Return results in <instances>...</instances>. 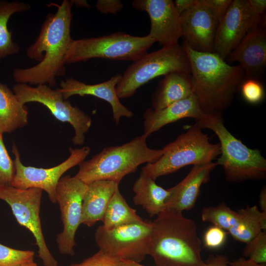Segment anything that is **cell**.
Listing matches in <instances>:
<instances>
[{
    "label": "cell",
    "instance_id": "28",
    "mask_svg": "<svg viewBox=\"0 0 266 266\" xmlns=\"http://www.w3.org/2000/svg\"><path fill=\"white\" fill-rule=\"evenodd\" d=\"M238 217L237 211L233 210L224 202L215 206L204 207L201 213L202 221L210 223L227 231L234 225Z\"/></svg>",
    "mask_w": 266,
    "mask_h": 266
},
{
    "label": "cell",
    "instance_id": "17",
    "mask_svg": "<svg viewBox=\"0 0 266 266\" xmlns=\"http://www.w3.org/2000/svg\"><path fill=\"white\" fill-rule=\"evenodd\" d=\"M121 77L122 75L118 73L106 81L95 84H87L70 77L62 80L58 89L66 100L75 95H90L107 101L111 106L113 118L117 125L121 118L133 116V112L120 102L116 94V86Z\"/></svg>",
    "mask_w": 266,
    "mask_h": 266
},
{
    "label": "cell",
    "instance_id": "12",
    "mask_svg": "<svg viewBox=\"0 0 266 266\" xmlns=\"http://www.w3.org/2000/svg\"><path fill=\"white\" fill-rule=\"evenodd\" d=\"M68 150L69 157L62 163L50 168H39L24 166L21 161L18 148L13 143L12 152L15 156V173L11 186L21 189H41L47 193L52 203H56V188L60 179L66 171L84 161L91 149L88 146H84L75 149L70 147Z\"/></svg>",
    "mask_w": 266,
    "mask_h": 266
},
{
    "label": "cell",
    "instance_id": "2",
    "mask_svg": "<svg viewBox=\"0 0 266 266\" xmlns=\"http://www.w3.org/2000/svg\"><path fill=\"white\" fill-rule=\"evenodd\" d=\"M182 45L190 61L194 96L201 109L209 115L222 114L246 78L243 68L229 65L215 52L194 51L184 41Z\"/></svg>",
    "mask_w": 266,
    "mask_h": 266
},
{
    "label": "cell",
    "instance_id": "36",
    "mask_svg": "<svg viewBox=\"0 0 266 266\" xmlns=\"http://www.w3.org/2000/svg\"><path fill=\"white\" fill-rule=\"evenodd\" d=\"M96 7L102 14H116L123 9L124 5L120 0H98Z\"/></svg>",
    "mask_w": 266,
    "mask_h": 266
},
{
    "label": "cell",
    "instance_id": "9",
    "mask_svg": "<svg viewBox=\"0 0 266 266\" xmlns=\"http://www.w3.org/2000/svg\"><path fill=\"white\" fill-rule=\"evenodd\" d=\"M12 91L23 104L31 102L41 103L45 106L58 120L69 123L74 130L72 141L75 145H83L85 134L91 124V117L76 106H72L64 99L59 90L52 89L47 85L32 87L26 84L17 83Z\"/></svg>",
    "mask_w": 266,
    "mask_h": 266
},
{
    "label": "cell",
    "instance_id": "11",
    "mask_svg": "<svg viewBox=\"0 0 266 266\" xmlns=\"http://www.w3.org/2000/svg\"><path fill=\"white\" fill-rule=\"evenodd\" d=\"M43 191L38 188L21 189L12 186L0 187V200L10 207L18 224L33 234L38 248V256L44 266H58L45 242L40 219Z\"/></svg>",
    "mask_w": 266,
    "mask_h": 266
},
{
    "label": "cell",
    "instance_id": "42",
    "mask_svg": "<svg viewBox=\"0 0 266 266\" xmlns=\"http://www.w3.org/2000/svg\"><path fill=\"white\" fill-rule=\"evenodd\" d=\"M72 4H74L77 7L90 8V5L86 0H71Z\"/></svg>",
    "mask_w": 266,
    "mask_h": 266
},
{
    "label": "cell",
    "instance_id": "41",
    "mask_svg": "<svg viewBox=\"0 0 266 266\" xmlns=\"http://www.w3.org/2000/svg\"><path fill=\"white\" fill-rule=\"evenodd\" d=\"M259 203L262 211L266 212V188L265 186L263 187L260 192Z\"/></svg>",
    "mask_w": 266,
    "mask_h": 266
},
{
    "label": "cell",
    "instance_id": "5",
    "mask_svg": "<svg viewBox=\"0 0 266 266\" xmlns=\"http://www.w3.org/2000/svg\"><path fill=\"white\" fill-rule=\"evenodd\" d=\"M213 131L220 143V154L216 163L224 169L226 180L231 182L261 180L266 177V160L261 151L247 147L224 125L221 114L207 115L194 125Z\"/></svg>",
    "mask_w": 266,
    "mask_h": 266
},
{
    "label": "cell",
    "instance_id": "4",
    "mask_svg": "<svg viewBox=\"0 0 266 266\" xmlns=\"http://www.w3.org/2000/svg\"><path fill=\"white\" fill-rule=\"evenodd\" d=\"M147 137L142 134L121 145L107 147L79 165L75 175L89 184L98 180H109L119 184L127 175L136 171L139 166L153 163L163 155L164 149L148 147Z\"/></svg>",
    "mask_w": 266,
    "mask_h": 266
},
{
    "label": "cell",
    "instance_id": "39",
    "mask_svg": "<svg viewBox=\"0 0 266 266\" xmlns=\"http://www.w3.org/2000/svg\"><path fill=\"white\" fill-rule=\"evenodd\" d=\"M252 10L256 14L262 15L265 13L266 9V0H247Z\"/></svg>",
    "mask_w": 266,
    "mask_h": 266
},
{
    "label": "cell",
    "instance_id": "1",
    "mask_svg": "<svg viewBox=\"0 0 266 266\" xmlns=\"http://www.w3.org/2000/svg\"><path fill=\"white\" fill-rule=\"evenodd\" d=\"M73 4L64 0L49 13L34 42L27 50L28 57L38 63L30 67L15 68L12 75L17 83L55 86L56 77L65 75V58L73 40L70 35Z\"/></svg>",
    "mask_w": 266,
    "mask_h": 266
},
{
    "label": "cell",
    "instance_id": "13",
    "mask_svg": "<svg viewBox=\"0 0 266 266\" xmlns=\"http://www.w3.org/2000/svg\"><path fill=\"white\" fill-rule=\"evenodd\" d=\"M87 184L75 176H63L56 188V202L59 205L63 225L57 235L59 252L72 256L75 254V236L82 218V205Z\"/></svg>",
    "mask_w": 266,
    "mask_h": 266
},
{
    "label": "cell",
    "instance_id": "34",
    "mask_svg": "<svg viewBox=\"0 0 266 266\" xmlns=\"http://www.w3.org/2000/svg\"><path fill=\"white\" fill-rule=\"evenodd\" d=\"M226 233L225 230L217 226L210 227L204 235V245L209 248H217L221 246L225 242Z\"/></svg>",
    "mask_w": 266,
    "mask_h": 266
},
{
    "label": "cell",
    "instance_id": "16",
    "mask_svg": "<svg viewBox=\"0 0 266 266\" xmlns=\"http://www.w3.org/2000/svg\"><path fill=\"white\" fill-rule=\"evenodd\" d=\"M182 37L192 50L214 52L218 21L200 0L180 15Z\"/></svg>",
    "mask_w": 266,
    "mask_h": 266
},
{
    "label": "cell",
    "instance_id": "3",
    "mask_svg": "<svg viewBox=\"0 0 266 266\" xmlns=\"http://www.w3.org/2000/svg\"><path fill=\"white\" fill-rule=\"evenodd\" d=\"M149 255L156 266H204L194 220L166 209L152 221Z\"/></svg>",
    "mask_w": 266,
    "mask_h": 266
},
{
    "label": "cell",
    "instance_id": "37",
    "mask_svg": "<svg viewBox=\"0 0 266 266\" xmlns=\"http://www.w3.org/2000/svg\"><path fill=\"white\" fill-rule=\"evenodd\" d=\"M204 266H229L230 261L228 257L224 255H210L205 261ZM128 266H146L133 262L127 261Z\"/></svg>",
    "mask_w": 266,
    "mask_h": 266
},
{
    "label": "cell",
    "instance_id": "26",
    "mask_svg": "<svg viewBox=\"0 0 266 266\" xmlns=\"http://www.w3.org/2000/svg\"><path fill=\"white\" fill-rule=\"evenodd\" d=\"M31 5L19 0H0V61L7 56L17 54L19 45L12 38V33L7 28L10 17L15 13L29 11Z\"/></svg>",
    "mask_w": 266,
    "mask_h": 266
},
{
    "label": "cell",
    "instance_id": "30",
    "mask_svg": "<svg viewBox=\"0 0 266 266\" xmlns=\"http://www.w3.org/2000/svg\"><path fill=\"white\" fill-rule=\"evenodd\" d=\"M244 258L260 264H266V232L262 231L246 243L243 252Z\"/></svg>",
    "mask_w": 266,
    "mask_h": 266
},
{
    "label": "cell",
    "instance_id": "15",
    "mask_svg": "<svg viewBox=\"0 0 266 266\" xmlns=\"http://www.w3.org/2000/svg\"><path fill=\"white\" fill-rule=\"evenodd\" d=\"M133 6L145 11L151 21L148 34L163 46L178 43L182 37L180 15L171 0H134Z\"/></svg>",
    "mask_w": 266,
    "mask_h": 266
},
{
    "label": "cell",
    "instance_id": "14",
    "mask_svg": "<svg viewBox=\"0 0 266 266\" xmlns=\"http://www.w3.org/2000/svg\"><path fill=\"white\" fill-rule=\"evenodd\" d=\"M265 15L255 13L247 0H233L218 23L214 52L226 59L250 30L257 27L265 29Z\"/></svg>",
    "mask_w": 266,
    "mask_h": 266
},
{
    "label": "cell",
    "instance_id": "32",
    "mask_svg": "<svg viewBox=\"0 0 266 266\" xmlns=\"http://www.w3.org/2000/svg\"><path fill=\"white\" fill-rule=\"evenodd\" d=\"M239 90L245 100L250 104L260 103L265 98V88L259 79L245 78L240 85Z\"/></svg>",
    "mask_w": 266,
    "mask_h": 266
},
{
    "label": "cell",
    "instance_id": "21",
    "mask_svg": "<svg viewBox=\"0 0 266 266\" xmlns=\"http://www.w3.org/2000/svg\"><path fill=\"white\" fill-rule=\"evenodd\" d=\"M119 187L109 180H98L87 184L82 205L81 224L92 227L102 221L108 203Z\"/></svg>",
    "mask_w": 266,
    "mask_h": 266
},
{
    "label": "cell",
    "instance_id": "33",
    "mask_svg": "<svg viewBox=\"0 0 266 266\" xmlns=\"http://www.w3.org/2000/svg\"><path fill=\"white\" fill-rule=\"evenodd\" d=\"M69 266H128L127 260L112 257L99 250L82 262Z\"/></svg>",
    "mask_w": 266,
    "mask_h": 266
},
{
    "label": "cell",
    "instance_id": "25",
    "mask_svg": "<svg viewBox=\"0 0 266 266\" xmlns=\"http://www.w3.org/2000/svg\"><path fill=\"white\" fill-rule=\"evenodd\" d=\"M238 217L234 225L228 232L236 240L247 243L266 229V212L258 206L247 205L237 210Z\"/></svg>",
    "mask_w": 266,
    "mask_h": 266
},
{
    "label": "cell",
    "instance_id": "35",
    "mask_svg": "<svg viewBox=\"0 0 266 266\" xmlns=\"http://www.w3.org/2000/svg\"><path fill=\"white\" fill-rule=\"evenodd\" d=\"M213 13L218 22L222 19L233 0H200Z\"/></svg>",
    "mask_w": 266,
    "mask_h": 266
},
{
    "label": "cell",
    "instance_id": "40",
    "mask_svg": "<svg viewBox=\"0 0 266 266\" xmlns=\"http://www.w3.org/2000/svg\"><path fill=\"white\" fill-rule=\"evenodd\" d=\"M229 266H266V264H257L244 257L239 258L229 263Z\"/></svg>",
    "mask_w": 266,
    "mask_h": 266
},
{
    "label": "cell",
    "instance_id": "18",
    "mask_svg": "<svg viewBox=\"0 0 266 266\" xmlns=\"http://www.w3.org/2000/svg\"><path fill=\"white\" fill-rule=\"evenodd\" d=\"M227 59L230 63L238 62L246 78L259 79L263 76L266 66V29L257 27L250 30Z\"/></svg>",
    "mask_w": 266,
    "mask_h": 266
},
{
    "label": "cell",
    "instance_id": "29",
    "mask_svg": "<svg viewBox=\"0 0 266 266\" xmlns=\"http://www.w3.org/2000/svg\"><path fill=\"white\" fill-rule=\"evenodd\" d=\"M34 252L12 248L0 243V266H19L33 261Z\"/></svg>",
    "mask_w": 266,
    "mask_h": 266
},
{
    "label": "cell",
    "instance_id": "23",
    "mask_svg": "<svg viewBox=\"0 0 266 266\" xmlns=\"http://www.w3.org/2000/svg\"><path fill=\"white\" fill-rule=\"evenodd\" d=\"M133 203L142 206L150 217L157 216L166 209L170 191L157 185L142 171L133 183Z\"/></svg>",
    "mask_w": 266,
    "mask_h": 266
},
{
    "label": "cell",
    "instance_id": "7",
    "mask_svg": "<svg viewBox=\"0 0 266 266\" xmlns=\"http://www.w3.org/2000/svg\"><path fill=\"white\" fill-rule=\"evenodd\" d=\"M173 71L191 72L188 55L179 43L163 46L133 62L116 86L117 97L119 99L130 98L151 80Z\"/></svg>",
    "mask_w": 266,
    "mask_h": 266
},
{
    "label": "cell",
    "instance_id": "6",
    "mask_svg": "<svg viewBox=\"0 0 266 266\" xmlns=\"http://www.w3.org/2000/svg\"><path fill=\"white\" fill-rule=\"evenodd\" d=\"M187 129L163 148L164 153L157 161L146 164L141 171L155 180L187 166L212 162L219 156V144L211 143L202 129L194 125Z\"/></svg>",
    "mask_w": 266,
    "mask_h": 266
},
{
    "label": "cell",
    "instance_id": "24",
    "mask_svg": "<svg viewBox=\"0 0 266 266\" xmlns=\"http://www.w3.org/2000/svg\"><path fill=\"white\" fill-rule=\"evenodd\" d=\"M27 107L22 104L13 91L0 82V133H10L26 126Z\"/></svg>",
    "mask_w": 266,
    "mask_h": 266
},
{
    "label": "cell",
    "instance_id": "43",
    "mask_svg": "<svg viewBox=\"0 0 266 266\" xmlns=\"http://www.w3.org/2000/svg\"><path fill=\"white\" fill-rule=\"evenodd\" d=\"M19 266H37V264L34 262V261H32L31 262L26 263L25 264L20 265Z\"/></svg>",
    "mask_w": 266,
    "mask_h": 266
},
{
    "label": "cell",
    "instance_id": "8",
    "mask_svg": "<svg viewBox=\"0 0 266 266\" xmlns=\"http://www.w3.org/2000/svg\"><path fill=\"white\" fill-rule=\"evenodd\" d=\"M155 42L148 35L136 36L123 32L73 39L66 53L65 62L73 64L93 58L133 62L146 54Z\"/></svg>",
    "mask_w": 266,
    "mask_h": 266
},
{
    "label": "cell",
    "instance_id": "31",
    "mask_svg": "<svg viewBox=\"0 0 266 266\" xmlns=\"http://www.w3.org/2000/svg\"><path fill=\"white\" fill-rule=\"evenodd\" d=\"M0 133V187L11 186L15 173L14 161L11 158Z\"/></svg>",
    "mask_w": 266,
    "mask_h": 266
},
{
    "label": "cell",
    "instance_id": "10",
    "mask_svg": "<svg viewBox=\"0 0 266 266\" xmlns=\"http://www.w3.org/2000/svg\"><path fill=\"white\" fill-rule=\"evenodd\" d=\"M152 228V222L148 220L108 231L100 225L95 239L99 250L109 255L140 263L149 255Z\"/></svg>",
    "mask_w": 266,
    "mask_h": 266
},
{
    "label": "cell",
    "instance_id": "27",
    "mask_svg": "<svg viewBox=\"0 0 266 266\" xmlns=\"http://www.w3.org/2000/svg\"><path fill=\"white\" fill-rule=\"evenodd\" d=\"M143 220L137 214L136 210L128 205L118 187L108 203L101 226L104 229L108 231Z\"/></svg>",
    "mask_w": 266,
    "mask_h": 266
},
{
    "label": "cell",
    "instance_id": "22",
    "mask_svg": "<svg viewBox=\"0 0 266 266\" xmlns=\"http://www.w3.org/2000/svg\"><path fill=\"white\" fill-rule=\"evenodd\" d=\"M194 95L191 72L173 71L165 75L151 96L155 110H161Z\"/></svg>",
    "mask_w": 266,
    "mask_h": 266
},
{
    "label": "cell",
    "instance_id": "38",
    "mask_svg": "<svg viewBox=\"0 0 266 266\" xmlns=\"http://www.w3.org/2000/svg\"><path fill=\"white\" fill-rule=\"evenodd\" d=\"M197 2V0H175L173 3L177 12L180 15L195 5Z\"/></svg>",
    "mask_w": 266,
    "mask_h": 266
},
{
    "label": "cell",
    "instance_id": "20",
    "mask_svg": "<svg viewBox=\"0 0 266 266\" xmlns=\"http://www.w3.org/2000/svg\"><path fill=\"white\" fill-rule=\"evenodd\" d=\"M206 115L201 109L194 95L159 110L149 108L143 114L142 134L147 137L164 126L180 119L191 118L197 122Z\"/></svg>",
    "mask_w": 266,
    "mask_h": 266
},
{
    "label": "cell",
    "instance_id": "19",
    "mask_svg": "<svg viewBox=\"0 0 266 266\" xmlns=\"http://www.w3.org/2000/svg\"><path fill=\"white\" fill-rule=\"evenodd\" d=\"M216 163L196 165L186 176L174 186L168 189L170 192L166 209L182 212L192 209L198 198L201 185L207 182Z\"/></svg>",
    "mask_w": 266,
    "mask_h": 266
}]
</instances>
